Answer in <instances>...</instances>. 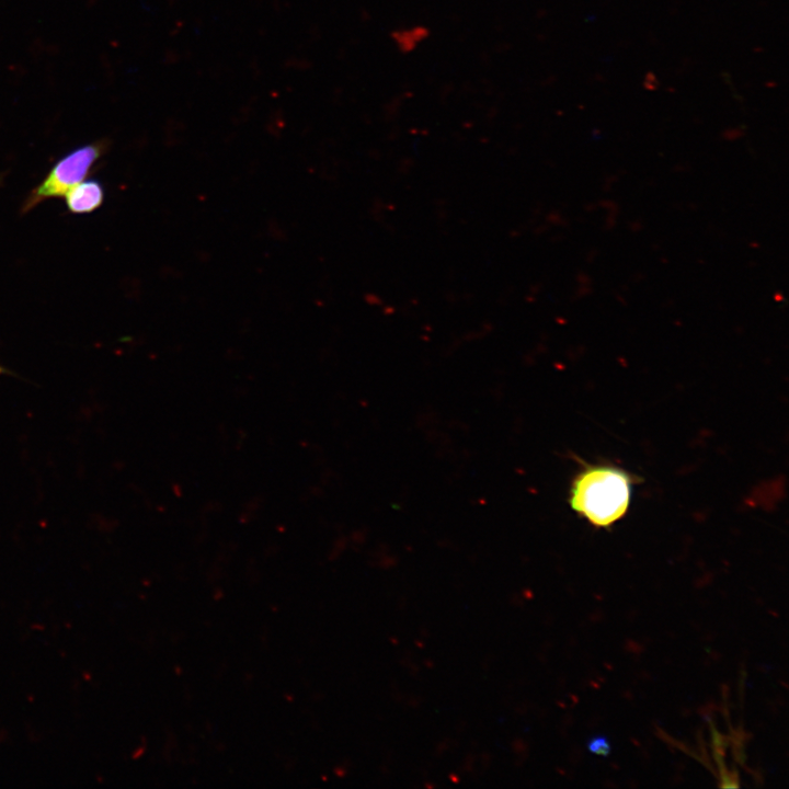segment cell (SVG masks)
I'll list each match as a JSON object with an SVG mask.
<instances>
[{"instance_id": "4", "label": "cell", "mask_w": 789, "mask_h": 789, "mask_svg": "<svg viewBox=\"0 0 789 789\" xmlns=\"http://www.w3.org/2000/svg\"><path fill=\"white\" fill-rule=\"evenodd\" d=\"M431 31L426 25L413 24L395 28L390 33V39L395 47L402 54H411L428 39Z\"/></svg>"}, {"instance_id": "3", "label": "cell", "mask_w": 789, "mask_h": 789, "mask_svg": "<svg viewBox=\"0 0 789 789\" xmlns=\"http://www.w3.org/2000/svg\"><path fill=\"white\" fill-rule=\"evenodd\" d=\"M68 210L76 215L96 210L104 202V187L95 179L83 180L65 194Z\"/></svg>"}, {"instance_id": "5", "label": "cell", "mask_w": 789, "mask_h": 789, "mask_svg": "<svg viewBox=\"0 0 789 789\" xmlns=\"http://www.w3.org/2000/svg\"><path fill=\"white\" fill-rule=\"evenodd\" d=\"M590 750L596 754L606 755L609 746L604 737H597L590 744Z\"/></svg>"}, {"instance_id": "1", "label": "cell", "mask_w": 789, "mask_h": 789, "mask_svg": "<svg viewBox=\"0 0 789 789\" xmlns=\"http://www.w3.org/2000/svg\"><path fill=\"white\" fill-rule=\"evenodd\" d=\"M631 477L614 466H588L573 480L570 505L597 527H608L628 510Z\"/></svg>"}, {"instance_id": "2", "label": "cell", "mask_w": 789, "mask_h": 789, "mask_svg": "<svg viewBox=\"0 0 789 789\" xmlns=\"http://www.w3.org/2000/svg\"><path fill=\"white\" fill-rule=\"evenodd\" d=\"M107 148L108 141L101 139L79 146L64 155L28 194L22 211L27 213L48 198L65 196L71 187L85 180Z\"/></svg>"}]
</instances>
